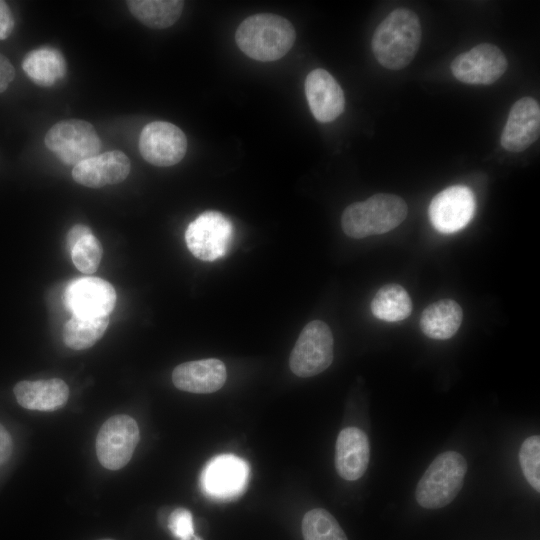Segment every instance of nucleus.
<instances>
[{
	"instance_id": "obj_1",
	"label": "nucleus",
	"mask_w": 540,
	"mask_h": 540,
	"mask_svg": "<svg viewBox=\"0 0 540 540\" xmlns=\"http://www.w3.org/2000/svg\"><path fill=\"white\" fill-rule=\"evenodd\" d=\"M421 38L422 28L417 14L398 8L389 13L374 31L372 51L383 67L400 70L414 59Z\"/></svg>"
},
{
	"instance_id": "obj_2",
	"label": "nucleus",
	"mask_w": 540,
	"mask_h": 540,
	"mask_svg": "<svg viewBox=\"0 0 540 540\" xmlns=\"http://www.w3.org/2000/svg\"><path fill=\"white\" fill-rule=\"evenodd\" d=\"M296 38L293 25L284 17L258 13L241 22L235 34L240 50L257 61H275L292 48Z\"/></svg>"
},
{
	"instance_id": "obj_3",
	"label": "nucleus",
	"mask_w": 540,
	"mask_h": 540,
	"mask_svg": "<svg viewBox=\"0 0 540 540\" xmlns=\"http://www.w3.org/2000/svg\"><path fill=\"white\" fill-rule=\"evenodd\" d=\"M407 213V204L401 197L379 193L349 205L343 211L341 226L347 236L360 239L393 230Z\"/></svg>"
},
{
	"instance_id": "obj_4",
	"label": "nucleus",
	"mask_w": 540,
	"mask_h": 540,
	"mask_svg": "<svg viewBox=\"0 0 540 540\" xmlns=\"http://www.w3.org/2000/svg\"><path fill=\"white\" fill-rule=\"evenodd\" d=\"M467 472L465 458L458 452L438 455L416 487V500L426 509H438L451 503L461 490Z\"/></svg>"
},
{
	"instance_id": "obj_5",
	"label": "nucleus",
	"mask_w": 540,
	"mask_h": 540,
	"mask_svg": "<svg viewBox=\"0 0 540 540\" xmlns=\"http://www.w3.org/2000/svg\"><path fill=\"white\" fill-rule=\"evenodd\" d=\"M46 147L67 165H77L100 152L101 140L87 121L67 119L54 124L46 133Z\"/></svg>"
},
{
	"instance_id": "obj_6",
	"label": "nucleus",
	"mask_w": 540,
	"mask_h": 540,
	"mask_svg": "<svg viewBox=\"0 0 540 540\" xmlns=\"http://www.w3.org/2000/svg\"><path fill=\"white\" fill-rule=\"evenodd\" d=\"M333 357L334 340L329 326L313 320L301 331L291 351L289 366L299 377H312L326 370Z\"/></svg>"
},
{
	"instance_id": "obj_7",
	"label": "nucleus",
	"mask_w": 540,
	"mask_h": 540,
	"mask_svg": "<svg viewBox=\"0 0 540 540\" xmlns=\"http://www.w3.org/2000/svg\"><path fill=\"white\" fill-rule=\"evenodd\" d=\"M139 441L137 422L125 414L110 417L101 426L96 438V453L100 464L109 470H119L130 461Z\"/></svg>"
},
{
	"instance_id": "obj_8",
	"label": "nucleus",
	"mask_w": 540,
	"mask_h": 540,
	"mask_svg": "<svg viewBox=\"0 0 540 540\" xmlns=\"http://www.w3.org/2000/svg\"><path fill=\"white\" fill-rule=\"evenodd\" d=\"M232 236L231 222L218 211H205L187 227L185 241L190 252L203 261L222 257Z\"/></svg>"
},
{
	"instance_id": "obj_9",
	"label": "nucleus",
	"mask_w": 540,
	"mask_h": 540,
	"mask_svg": "<svg viewBox=\"0 0 540 540\" xmlns=\"http://www.w3.org/2000/svg\"><path fill=\"white\" fill-rule=\"evenodd\" d=\"M139 151L148 163L168 167L180 162L187 151V138L176 125L154 121L147 124L139 137Z\"/></svg>"
},
{
	"instance_id": "obj_10",
	"label": "nucleus",
	"mask_w": 540,
	"mask_h": 540,
	"mask_svg": "<svg viewBox=\"0 0 540 540\" xmlns=\"http://www.w3.org/2000/svg\"><path fill=\"white\" fill-rule=\"evenodd\" d=\"M507 66V59L497 46L481 43L459 54L450 68L454 77L463 83L489 85L504 74Z\"/></svg>"
},
{
	"instance_id": "obj_11",
	"label": "nucleus",
	"mask_w": 540,
	"mask_h": 540,
	"mask_svg": "<svg viewBox=\"0 0 540 540\" xmlns=\"http://www.w3.org/2000/svg\"><path fill=\"white\" fill-rule=\"evenodd\" d=\"M113 286L98 277H81L70 282L64 301L73 316L85 318L106 317L116 304Z\"/></svg>"
},
{
	"instance_id": "obj_12",
	"label": "nucleus",
	"mask_w": 540,
	"mask_h": 540,
	"mask_svg": "<svg viewBox=\"0 0 540 540\" xmlns=\"http://www.w3.org/2000/svg\"><path fill=\"white\" fill-rule=\"evenodd\" d=\"M474 210L473 192L464 185H454L442 190L432 199L428 214L436 230L454 233L470 222Z\"/></svg>"
},
{
	"instance_id": "obj_13",
	"label": "nucleus",
	"mask_w": 540,
	"mask_h": 540,
	"mask_svg": "<svg viewBox=\"0 0 540 540\" xmlns=\"http://www.w3.org/2000/svg\"><path fill=\"white\" fill-rule=\"evenodd\" d=\"M540 134V107L532 97H523L512 106L501 135V145L509 152H522Z\"/></svg>"
},
{
	"instance_id": "obj_14",
	"label": "nucleus",
	"mask_w": 540,
	"mask_h": 540,
	"mask_svg": "<svg viewBox=\"0 0 540 540\" xmlns=\"http://www.w3.org/2000/svg\"><path fill=\"white\" fill-rule=\"evenodd\" d=\"M248 466L234 455H219L206 465L201 482L204 491L217 498L238 495L247 483Z\"/></svg>"
},
{
	"instance_id": "obj_15",
	"label": "nucleus",
	"mask_w": 540,
	"mask_h": 540,
	"mask_svg": "<svg viewBox=\"0 0 540 540\" xmlns=\"http://www.w3.org/2000/svg\"><path fill=\"white\" fill-rule=\"evenodd\" d=\"M305 95L313 116L322 123L335 120L345 106L344 93L326 70H312L305 79Z\"/></svg>"
},
{
	"instance_id": "obj_16",
	"label": "nucleus",
	"mask_w": 540,
	"mask_h": 540,
	"mask_svg": "<svg viewBox=\"0 0 540 540\" xmlns=\"http://www.w3.org/2000/svg\"><path fill=\"white\" fill-rule=\"evenodd\" d=\"M131 170L129 158L119 150L98 154L74 166L72 177L75 182L90 188L118 184L124 181Z\"/></svg>"
},
{
	"instance_id": "obj_17",
	"label": "nucleus",
	"mask_w": 540,
	"mask_h": 540,
	"mask_svg": "<svg viewBox=\"0 0 540 540\" xmlns=\"http://www.w3.org/2000/svg\"><path fill=\"white\" fill-rule=\"evenodd\" d=\"M226 378L224 363L215 358L182 363L176 366L172 373V381L176 388L197 394L219 390Z\"/></svg>"
},
{
	"instance_id": "obj_18",
	"label": "nucleus",
	"mask_w": 540,
	"mask_h": 540,
	"mask_svg": "<svg viewBox=\"0 0 540 540\" xmlns=\"http://www.w3.org/2000/svg\"><path fill=\"white\" fill-rule=\"evenodd\" d=\"M370 445L367 435L357 427L340 431L335 447V467L339 476L354 481L361 478L369 463Z\"/></svg>"
},
{
	"instance_id": "obj_19",
	"label": "nucleus",
	"mask_w": 540,
	"mask_h": 540,
	"mask_svg": "<svg viewBox=\"0 0 540 540\" xmlns=\"http://www.w3.org/2000/svg\"><path fill=\"white\" fill-rule=\"evenodd\" d=\"M19 405L29 410L54 411L69 397L67 384L58 378L18 382L13 389Z\"/></svg>"
},
{
	"instance_id": "obj_20",
	"label": "nucleus",
	"mask_w": 540,
	"mask_h": 540,
	"mask_svg": "<svg viewBox=\"0 0 540 540\" xmlns=\"http://www.w3.org/2000/svg\"><path fill=\"white\" fill-rule=\"evenodd\" d=\"M463 319L461 306L452 299L431 303L422 312L420 328L424 335L435 340H446L458 331Z\"/></svg>"
},
{
	"instance_id": "obj_21",
	"label": "nucleus",
	"mask_w": 540,
	"mask_h": 540,
	"mask_svg": "<svg viewBox=\"0 0 540 540\" xmlns=\"http://www.w3.org/2000/svg\"><path fill=\"white\" fill-rule=\"evenodd\" d=\"M22 69L35 84L50 87L66 75L67 64L59 50L43 46L25 55Z\"/></svg>"
},
{
	"instance_id": "obj_22",
	"label": "nucleus",
	"mask_w": 540,
	"mask_h": 540,
	"mask_svg": "<svg viewBox=\"0 0 540 540\" xmlns=\"http://www.w3.org/2000/svg\"><path fill=\"white\" fill-rule=\"evenodd\" d=\"M126 4L136 19L154 29L172 26L184 7V1L180 0H129Z\"/></svg>"
},
{
	"instance_id": "obj_23",
	"label": "nucleus",
	"mask_w": 540,
	"mask_h": 540,
	"mask_svg": "<svg viewBox=\"0 0 540 540\" xmlns=\"http://www.w3.org/2000/svg\"><path fill=\"white\" fill-rule=\"evenodd\" d=\"M375 317L387 322L406 319L412 312V301L408 292L398 284L382 286L371 302Z\"/></svg>"
},
{
	"instance_id": "obj_24",
	"label": "nucleus",
	"mask_w": 540,
	"mask_h": 540,
	"mask_svg": "<svg viewBox=\"0 0 540 540\" xmlns=\"http://www.w3.org/2000/svg\"><path fill=\"white\" fill-rule=\"evenodd\" d=\"M108 324V316L98 318L72 316L63 327V341L70 349H87L104 335Z\"/></svg>"
},
{
	"instance_id": "obj_25",
	"label": "nucleus",
	"mask_w": 540,
	"mask_h": 540,
	"mask_svg": "<svg viewBox=\"0 0 540 540\" xmlns=\"http://www.w3.org/2000/svg\"><path fill=\"white\" fill-rule=\"evenodd\" d=\"M302 535L304 540H348L337 520L322 508L305 513Z\"/></svg>"
},
{
	"instance_id": "obj_26",
	"label": "nucleus",
	"mask_w": 540,
	"mask_h": 540,
	"mask_svg": "<svg viewBox=\"0 0 540 540\" xmlns=\"http://www.w3.org/2000/svg\"><path fill=\"white\" fill-rule=\"evenodd\" d=\"M70 252L73 264L82 273L92 274L100 265L102 246L93 233L83 236Z\"/></svg>"
},
{
	"instance_id": "obj_27",
	"label": "nucleus",
	"mask_w": 540,
	"mask_h": 540,
	"mask_svg": "<svg viewBox=\"0 0 540 540\" xmlns=\"http://www.w3.org/2000/svg\"><path fill=\"white\" fill-rule=\"evenodd\" d=\"M519 461L527 482L540 491V438L533 435L525 439L519 452Z\"/></svg>"
},
{
	"instance_id": "obj_28",
	"label": "nucleus",
	"mask_w": 540,
	"mask_h": 540,
	"mask_svg": "<svg viewBox=\"0 0 540 540\" xmlns=\"http://www.w3.org/2000/svg\"><path fill=\"white\" fill-rule=\"evenodd\" d=\"M168 527L179 540H186L194 535L192 515L185 508H177L171 513Z\"/></svg>"
},
{
	"instance_id": "obj_29",
	"label": "nucleus",
	"mask_w": 540,
	"mask_h": 540,
	"mask_svg": "<svg viewBox=\"0 0 540 540\" xmlns=\"http://www.w3.org/2000/svg\"><path fill=\"white\" fill-rule=\"evenodd\" d=\"M14 28L12 12L5 1L0 0V40L7 39Z\"/></svg>"
},
{
	"instance_id": "obj_30",
	"label": "nucleus",
	"mask_w": 540,
	"mask_h": 540,
	"mask_svg": "<svg viewBox=\"0 0 540 540\" xmlns=\"http://www.w3.org/2000/svg\"><path fill=\"white\" fill-rule=\"evenodd\" d=\"M15 77V69L9 59L0 53V93L4 92Z\"/></svg>"
},
{
	"instance_id": "obj_31",
	"label": "nucleus",
	"mask_w": 540,
	"mask_h": 540,
	"mask_svg": "<svg viewBox=\"0 0 540 540\" xmlns=\"http://www.w3.org/2000/svg\"><path fill=\"white\" fill-rule=\"evenodd\" d=\"M13 441L7 429L0 423V466L5 464L12 455Z\"/></svg>"
},
{
	"instance_id": "obj_32",
	"label": "nucleus",
	"mask_w": 540,
	"mask_h": 540,
	"mask_svg": "<svg viewBox=\"0 0 540 540\" xmlns=\"http://www.w3.org/2000/svg\"><path fill=\"white\" fill-rule=\"evenodd\" d=\"M92 233L91 229L83 224L74 225L67 234V245L69 250L79 241L83 236Z\"/></svg>"
},
{
	"instance_id": "obj_33",
	"label": "nucleus",
	"mask_w": 540,
	"mask_h": 540,
	"mask_svg": "<svg viewBox=\"0 0 540 540\" xmlns=\"http://www.w3.org/2000/svg\"><path fill=\"white\" fill-rule=\"evenodd\" d=\"M186 540H202V539L194 534L193 536H191L190 538Z\"/></svg>"
},
{
	"instance_id": "obj_34",
	"label": "nucleus",
	"mask_w": 540,
	"mask_h": 540,
	"mask_svg": "<svg viewBox=\"0 0 540 540\" xmlns=\"http://www.w3.org/2000/svg\"><path fill=\"white\" fill-rule=\"evenodd\" d=\"M101 540H111V539H101Z\"/></svg>"
}]
</instances>
